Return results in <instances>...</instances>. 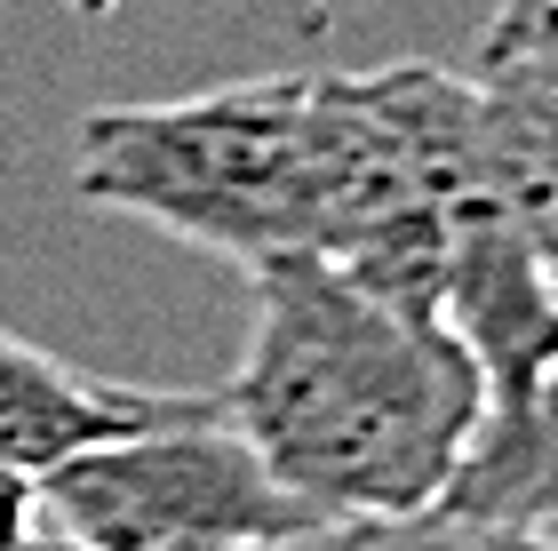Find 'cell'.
Returning <instances> with one entry per match:
<instances>
[{"label": "cell", "instance_id": "obj_6", "mask_svg": "<svg viewBox=\"0 0 558 551\" xmlns=\"http://www.w3.org/2000/svg\"><path fill=\"white\" fill-rule=\"evenodd\" d=\"M478 136H487L495 184H502V200H511L526 248H535V264L558 288V112L511 105V96L478 88Z\"/></svg>", "mask_w": 558, "mask_h": 551}, {"label": "cell", "instance_id": "obj_1", "mask_svg": "<svg viewBox=\"0 0 558 551\" xmlns=\"http://www.w3.org/2000/svg\"><path fill=\"white\" fill-rule=\"evenodd\" d=\"M256 328L216 408L312 519L430 512L471 456L487 384L439 320L399 312L319 256L247 272Z\"/></svg>", "mask_w": 558, "mask_h": 551}, {"label": "cell", "instance_id": "obj_3", "mask_svg": "<svg viewBox=\"0 0 558 551\" xmlns=\"http://www.w3.org/2000/svg\"><path fill=\"white\" fill-rule=\"evenodd\" d=\"M40 528L81 551H271L319 519L264 471L216 392H192L175 416L48 471Z\"/></svg>", "mask_w": 558, "mask_h": 551}, {"label": "cell", "instance_id": "obj_5", "mask_svg": "<svg viewBox=\"0 0 558 551\" xmlns=\"http://www.w3.org/2000/svg\"><path fill=\"white\" fill-rule=\"evenodd\" d=\"M439 512L487 519V528H519V536L558 528V352L543 360V375L526 384L519 408L478 416V440L454 464Z\"/></svg>", "mask_w": 558, "mask_h": 551}, {"label": "cell", "instance_id": "obj_2", "mask_svg": "<svg viewBox=\"0 0 558 551\" xmlns=\"http://www.w3.org/2000/svg\"><path fill=\"white\" fill-rule=\"evenodd\" d=\"M72 192L88 208L160 224L240 272L312 256L319 224V72L168 96V105H105L81 120Z\"/></svg>", "mask_w": 558, "mask_h": 551}, {"label": "cell", "instance_id": "obj_11", "mask_svg": "<svg viewBox=\"0 0 558 551\" xmlns=\"http://www.w3.org/2000/svg\"><path fill=\"white\" fill-rule=\"evenodd\" d=\"M543 551H558V528H550V536H543Z\"/></svg>", "mask_w": 558, "mask_h": 551}, {"label": "cell", "instance_id": "obj_10", "mask_svg": "<svg viewBox=\"0 0 558 551\" xmlns=\"http://www.w3.org/2000/svg\"><path fill=\"white\" fill-rule=\"evenodd\" d=\"M64 9H72V16H88V24H96V16H112V9H120V0H64Z\"/></svg>", "mask_w": 558, "mask_h": 551}, {"label": "cell", "instance_id": "obj_4", "mask_svg": "<svg viewBox=\"0 0 558 551\" xmlns=\"http://www.w3.org/2000/svg\"><path fill=\"white\" fill-rule=\"evenodd\" d=\"M184 399L192 392H144V384L88 375V368H72V360L0 328V464H16L24 480H48L81 447L144 432V423L175 416Z\"/></svg>", "mask_w": 558, "mask_h": 551}, {"label": "cell", "instance_id": "obj_7", "mask_svg": "<svg viewBox=\"0 0 558 551\" xmlns=\"http://www.w3.org/2000/svg\"><path fill=\"white\" fill-rule=\"evenodd\" d=\"M471 88L558 112V0H495Z\"/></svg>", "mask_w": 558, "mask_h": 551}, {"label": "cell", "instance_id": "obj_9", "mask_svg": "<svg viewBox=\"0 0 558 551\" xmlns=\"http://www.w3.org/2000/svg\"><path fill=\"white\" fill-rule=\"evenodd\" d=\"M33 536H40V480L0 464V551H33Z\"/></svg>", "mask_w": 558, "mask_h": 551}, {"label": "cell", "instance_id": "obj_8", "mask_svg": "<svg viewBox=\"0 0 558 551\" xmlns=\"http://www.w3.org/2000/svg\"><path fill=\"white\" fill-rule=\"evenodd\" d=\"M271 551H543V536L487 528V519H454V512H399V519H319Z\"/></svg>", "mask_w": 558, "mask_h": 551}]
</instances>
